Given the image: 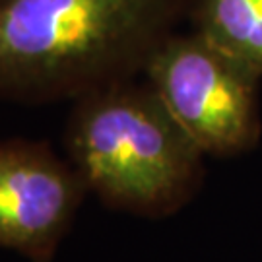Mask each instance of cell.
Listing matches in <instances>:
<instances>
[{
  "label": "cell",
  "instance_id": "obj_1",
  "mask_svg": "<svg viewBox=\"0 0 262 262\" xmlns=\"http://www.w3.org/2000/svg\"><path fill=\"white\" fill-rule=\"evenodd\" d=\"M190 0H0V99L37 105L130 82Z\"/></svg>",
  "mask_w": 262,
  "mask_h": 262
},
{
  "label": "cell",
  "instance_id": "obj_2",
  "mask_svg": "<svg viewBox=\"0 0 262 262\" xmlns=\"http://www.w3.org/2000/svg\"><path fill=\"white\" fill-rule=\"evenodd\" d=\"M64 146L88 190L121 212L173 214L202 181L204 151L150 84L130 80L74 99Z\"/></svg>",
  "mask_w": 262,
  "mask_h": 262
},
{
  "label": "cell",
  "instance_id": "obj_3",
  "mask_svg": "<svg viewBox=\"0 0 262 262\" xmlns=\"http://www.w3.org/2000/svg\"><path fill=\"white\" fill-rule=\"evenodd\" d=\"M144 74L204 154L237 156L258 142L262 76L204 35L173 33L151 55Z\"/></svg>",
  "mask_w": 262,
  "mask_h": 262
},
{
  "label": "cell",
  "instance_id": "obj_4",
  "mask_svg": "<svg viewBox=\"0 0 262 262\" xmlns=\"http://www.w3.org/2000/svg\"><path fill=\"white\" fill-rule=\"evenodd\" d=\"M88 187L45 142H0V249L51 262Z\"/></svg>",
  "mask_w": 262,
  "mask_h": 262
},
{
  "label": "cell",
  "instance_id": "obj_5",
  "mask_svg": "<svg viewBox=\"0 0 262 262\" xmlns=\"http://www.w3.org/2000/svg\"><path fill=\"white\" fill-rule=\"evenodd\" d=\"M194 31L262 76V0H190Z\"/></svg>",
  "mask_w": 262,
  "mask_h": 262
}]
</instances>
